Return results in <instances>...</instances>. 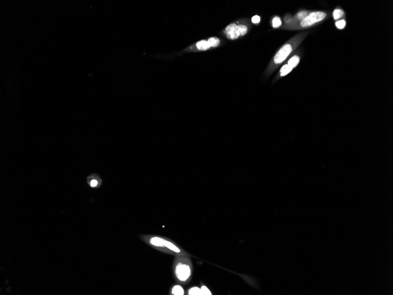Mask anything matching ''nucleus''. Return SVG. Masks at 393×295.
<instances>
[{
  "mask_svg": "<svg viewBox=\"0 0 393 295\" xmlns=\"http://www.w3.org/2000/svg\"><path fill=\"white\" fill-rule=\"evenodd\" d=\"M211 48H215L219 46L221 44L220 39L217 37H211L208 40Z\"/></svg>",
  "mask_w": 393,
  "mask_h": 295,
  "instance_id": "8",
  "label": "nucleus"
},
{
  "mask_svg": "<svg viewBox=\"0 0 393 295\" xmlns=\"http://www.w3.org/2000/svg\"><path fill=\"white\" fill-rule=\"evenodd\" d=\"M201 290L202 294H204V295H211V292L210 291V290L208 289V287H206L205 286H202L201 287Z\"/></svg>",
  "mask_w": 393,
  "mask_h": 295,
  "instance_id": "15",
  "label": "nucleus"
},
{
  "mask_svg": "<svg viewBox=\"0 0 393 295\" xmlns=\"http://www.w3.org/2000/svg\"><path fill=\"white\" fill-rule=\"evenodd\" d=\"M327 16L326 13L322 11H316L310 13L305 17L299 23V26L302 28L310 27L317 23L320 22Z\"/></svg>",
  "mask_w": 393,
  "mask_h": 295,
  "instance_id": "3",
  "label": "nucleus"
},
{
  "mask_svg": "<svg viewBox=\"0 0 393 295\" xmlns=\"http://www.w3.org/2000/svg\"><path fill=\"white\" fill-rule=\"evenodd\" d=\"M196 50L198 51H205L211 48L207 40L202 39L195 44Z\"/></svg>",
  "mask_w": 393,
  "mask_h": 295,
  "instance_id": "5",
  "label": "nucleus"
},
{
  "mask_svg": "<svg viewBox=\"0 0 393 295\" xmlns=\"http://www.w3.org/2000/svg\"><path fill=\"white\" fill-rule=\"evenodd\" d=\"M250 24L244 19L228 24L224 30L226 37L230 40H236L245 35L250 31Z\"/></svg>",
  "mask_w": 393,
  "mask_h": 295,
  "instance_id": "2",
  "label": "nucleus"
},
{
  "mask_svg": "<svg viewBox=\"0 0 393 295\" xmlns=\"http://www.w3.org/2000/svg\"><path fill=\"white\" fill-rule=\"evenodd\" d=\"M292 69L293 68L288 64L284 65L281 68V69L280 70V72H279L280 77H284V76L287 75L288 74H289L292 70Z\"/></svg>",
  "mask_w": 393,
  "mask_h": 295,
  "instance_id": "7",
  "label": "nucleus"
},
{
  "mask_svg": "<svg viewBox=\"0 0 393 295\" xmlns=\"http://www.w3.org/2000/svg\"><path fill=\"white\" fill-rule=\"evenodd\" d=\"M343 15H344L343 11H342L341 10H339V9L335 10L334 13H333V17H334V20H337L340 18H341Z\"/></svg>",
  "mask_w": 393,
  "mask_h": 295,
  "instance_id": "13",
  "label": "nucleus"
},
{
  "mask_svg": "<svg viewBox=\"0 0 393 295\" xmlns=\"http://www.w3.org/2000/svg\"><path fill=\"white\" fill-rule=\"evenodd\" d=\"M345 25H346V22H345V21L344 20H341L338 21H337V22L335 23V26H336V27H337V28H338V29H340V30L343 29V28L345 27Z\"/></svg>",
  "mask_w": 393,
  "mask_h": 295,
  "instance_id": "14",
  "label": "nucleus"
},
{
  "mask_svg": "<svg viewBox=\"0 0 393 295\" xmlns=\"http://www.w3.org/2000/svg\"><path fill=\"white\" fill-rule=\"evenodd\" d=\"M260 20H261V18H260V17L259 15H254L251 18L252 23L253 24H258L260 22Z\"/></svg>",
  "mask_w": 393,
  "mask_h": 295,
  "instance_id": "16",
  "label": "nucleus"
},
{
  "mask_svg": "<svg viewBox=\"0 0 393 295\" xmlns=\"http://www.w3.org/2000/svg\"><path fill=\"white\" fill-rule=\"evenodd\" d=\"M300 61V58L298 56H292L288 61V65H289L290 67H291L292 68L296 67L297 65L299 64Z\"/></svg>",
  "mask_w": 393,
  "mask_h": 295,
  "instance_id": "9",
  "label": "nucleus"
},
{
  "mask_svg": "<svg viewBox=\"0 0 393 295\" xmlns=\"http://www.w3.org/2000/svg\"><path fill=\"white\" fill-rule=\"evenodd\" d=\"M89 184H90V186L92 187H97V186H98V184H99V183H98V180H97V179H92V180H91L90 182H89Z\"/></svg>",
  "mask_w": 393,
  "mask_h": 295,
  "instance_id": "17",
  "label": "nucleus"
},
{
  "mask_svg": "<svg viewBox=\"0 0 393 295\" xmlns=\"http://www.w3.org/2000/svg\"><path fill=\"white\" fill-rule=\"evenodd\" d=\"M163 245H164V248H167L169 249V250L176 252V253H180V249L176 246L173 243L171 242L169 240H167L166 239H164V242H163Z\"/></svg>",
  "mask_w": 393,
  "mask_h": 295,
  "instance_id": "6",
  "label": "nucleus"
},
{
  "mask_svg": "<svg viewBox=\"0 0 393 295\" xmlns=\"http://www.w3.org/2000/svg\"><path fill=\"white\" fill-rule=\"evenodd\" d=\"M272 24L273 27L274 28H278L280 27L282 25V21L281 18L279 17H275L272 21Z\"/></svg>",
  "mask_w": 393,
  "mask_h": 295,
  "instance_id": "12",
  "label": "nucleus"
},
{
  "mask_svg": "<svg viewBox=\"0 0 393 295\" xmlns=\"http://www.w3.org/2000/svg\"><path fill=\"white\" fill-rule=\"evenodd\" d=\"M302 34H299L290 39V40L288 41L287 43L284 44L277 52L273 59L271 60L267 70L266 74L267 75H270L277 68L279 65L283 63L293 51V50L298 47V46L302 41Z\"/></svg>",
  "mask_w": 393,
  "mask_h": 295,
  "instance_id": "1",
  "label": "nucleus"
},
{
  "mask_svg": "<svg viewBox=\"0 0 393 295\" xmlns=\"http://www.w3.org/2000/svg\"><path fill=\"white\" fill-rule=\"evenodd\" d=\"M188 294L190 295H200L202 294L201 288L198 287H193L188 291Z\"/></svg>",
  "mask_w": 393,
  "mask_h": 295,
  "instance_id": "11",
  "label": "nucleus"
},
{
  "mask_svg": "<svg viewBox=\"0 0 393 295\" xmlns=\"http://www.w3.org/2000/svg\"><path fill=\"white\" fill-rule=\"evenodd\" d=\"M175 273L179 280L181 282H186L191 276V269L189 265L179 263L176 267Z\"/></svg>",
  "mask_w": 393,
  "mask_h": 295,
  "instance_id": "4",
  "label": "nucleus"
},
{
  "mask_svg": "<svg viewBox=\"0 0 393 295\" xmlns=\"http://www.w3.org/2000/svg\"><path fill=\"white\" fill-rule=\"evenodd\" d=\"M172 293L175 295H183L184 294V290L183 288L180 285L174 286L172 289Z\"/></svg>",
  "mask_w": 393,
  "mask_h": 295,
  "instance_id": "10",
  "label": "nucleus"
}]
</instances>
